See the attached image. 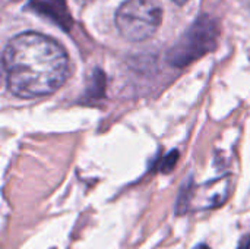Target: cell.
<instances>
[{
    "mask_svg": "<svg viewBox=\"0 0 250 249\" xmlns=\"http://www.w3.org/2000/svg\"><path fill=\"white\" fill-rule=\"evenodd\" d=\"M3 69L9 91L21 98L56 92L69 76L66 50L40 32L15 35L3 51Z\"/></svg>",
    "mask_w": 250,
    "mask_h": 249,
    "instance_id": "obj_1",
    "label": "cell"
},
{
    "mask_svg": "<svg viewBox=\"0 0 250 249\" xmlns=\"http://www.w3.org/2000/svg\"><path fill=\"white\" fill-rule=\"evenodd\" d=\"M163 16V6L158 0H126L117 7L114 23L123 38L139 43L157 32Z\"/></svg>",
    "mask_w": 250,
    "mask_h": 249,
    "instance_id": "obj_2",
    "label": "cell"
},
{
    "mask_svg": "<svg viewBox=\"0 0 250 249\" xmlns=\"http://www.w3.org/2000/svg\"><path fill=\"white\" fill-rule=\"evenodd\" d=\"M220 35L218 23L209 16L198 18L168 51V63L176 68H185L212 51Z\"/></svg>",
    "mask_w": 250,
    "mask_h": 249,
    "instance_id": "obj_3",
    "label": "cell"
},
{
    "mask_svg": "<svg viewBox=\"0 0 250 249\" xmlns=\"http://www.w3.org/2000/svg\"><path fill=\"white\" fill-rule=\"evenodd\" d=\"M233 176L226 175L214 181L205 182L199 186H195L190 210H214L221 207L233 191Z\"/></svg>",
    "mask_w": 250,
    "mask_h": 249,
    "instance_id": "obj_4",
    "label": "cell"
},
{
    "mask_svg": "<svg viewBox=\"0 0 250 249\" xmlns=\"http://www.w3.org/2000/svg\"><path fill=\"white\" fill-rule=\"evenodd\" d=\"M193 183L192 181L186 182L183 185V188L180 189V194H179V198H177V204H176V213L179 216L185 214L188 210H190V203H192V195H193Z\"/></svg>",
    "mask_w": 250,
    "mask_h": 249,
    "instance_id": "obj_5",
    "label": "cell"
},
{
    "mask_svg": "<svg viewBox=\"0 0 250 249\" xmlns=\"http://www.w3.org/2000/svg\"><path fill=\"white\" fill-rule=\"evenodd\" d=\"M105 91V76L101 70H95L91 76V82L88 85V95L89 97H103Z\"/></svg>",
    "mask_w": 250,
    "mask_h": 249,
    "instance_id": "obj_6",
    "label": "cell"
},
{
    "mask_svg": "<svg viewBox=\"0 0 250 249\" xmlns=\"http://www.w3.org/2000/svg\"><path fill=\"white\" fill-rule=\"evenodd\" d=\"M177 161H179V151H177V150H173V151H170V153L163 158L161 166H160V170H161L163 173L168 175V173H171V172L174 170Z\"/></svg>",
    "mask_w": 250,
    "mask_h": 249,
    "instance_id": "obj_7",
    "label": "cell"
},
{
    "mask_svg": "<svg viewBox=\"0 0 250 249\" xmlns=\"http://www.w3.org/2000/svg\"><path fill=\"white\" fill-rule=\"evenodd\" d=\"M239 249H250V236L248 238H245L242 242H240V245H239Z\"/></svg>",
    "mask_w": 250,
    "mask_h": 249,
    "instance_id": "obj_8",
    "label": "cell"
},
{
    "mask_svg": "<svg viewBox=\"0 0 250 249\" xmlns=\"http://www.w3.org/2000/svg\"><path fill=\"white\" fill-rule=\"evenodd\" d=\"M75 1H76L78 4H85V3H88L89 0H75Z\"/></svg>",
    "mask_w": 250,
    "mask_h": 249,
    "instance_id": "obj_9",
    "label": "cell"
},
{
    "mask_svg": "<svg viewBox=\"0 0 250 249\" xmlns=\"http://www.w3.org/2000/svg\"><path fill=\"white\" fill-rule=\"evenodd\" d=\"M173 1H176L177 4H185L186 1H189V0H173Z\"/></svg>",
    "mask_w": 250,
    "mask_h": 249,
    "instance_id": "obj_10",
    "label": "cell"
},
{
    "mask_svg": "<svg viewBox=\"0 0 250 249\" xmlns=\"http://www.w3.org/2000/svg\"><path fill=\"white\" fill-rule=\"evenodd\" d=\"M196 249H209V248H208L207 245H199V247H198Z\"/></svg>",
    "mask_w": 250,
    "mask_h": 249,
    "instance_id": "obj_11",
    "label": "cell"
},
{
    "mask_svg": "<svg viewBox=\"0 0 250 249\" xmlns=\"http://www.w3.org/2000/svg\"><path fill=\"white\" fill-rule=\"evenodd\" d=\"M248 1H249V4H250V0H248Z\"/></svg>",
    "mask_w": 250,
    "mask_h": 249,
    "instance_id": "obj_12",
    "label": "cell"
}]
</instances>
